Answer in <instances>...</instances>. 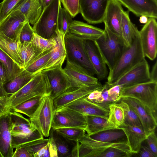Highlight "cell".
I'll use <instances>...</instances> for the list:
<instances>
[{"mask_svg": "<svg viewBox=\"0 0 157 157\" xmlns=\"http://www.w3.org/2000/svg\"><path fill=\"white\" fill-rule=\"evenodd\" d=\"M144 59L139 33L133 40L131 46L125 48L112 68L109 70L106 82L109 84L114 83Z\"/></svg>", "mask_w": 157, "mask_h": 157, "instance_id": "obj_1", "label": "cell"}, {"mask_svg": "<svg viewBox=\"0 0 157 157\" xmlns=\"http://www.w3.org/2000/svg\"><path fill=\"white\" fill-rule=\"evenodd\" d=\"M50 93V86L44 71L35 74L32 79L25 86L8 98V109L9 111L13 107L38 96H44Z\"/></svg>", "mask_w": 157, "mask_h": 157, "instance_id": "obj_2", "label": "cell"}, {"mask_svg": "<svg viewBox=\"0 0 157 157\" xmlns=\"http://www.w3.org/2000/svg\"><path fill=\"white\" fill-rule=\"evenodd\" d=\"M9 113L10 117L11 144L13 149L26 143L44 138L32 125L29 119L13 111L10 110Z\"/></svg>", "mask_w": 157, "mask_h": 157, "instance_id": "obj_3", "label": "cell"}, {"mask_svg": "<svg viewBox=\"0 0 157 157\" xmlns=\"http://www.w3.org/2000/svg\"><path fill=\"white\" fill-rule=\"evenodd\" d=\"M104 30L103 34L94 41L110 70L126 47L123 39L112 32L106 25Z\"/></svg>", "mask_w": 157, "mask_h": 157, "instance_id": "obj_4", "label": "cell"}, {"mask_svg": "<svg viewBox=\"0 0 157 157\" xmlns=\"http://www.w3.org/2000/svg\"><path fill=\"white\" fill-rule=\"evenodd\" d=\"M66 59L75 63L89 75H95L84 45V40L67 32L64 36Z\"/></svg>", "mask_w": 157, "mask_h": 157, "instance_id": "obj_5", "label": "cell"}, {"mask_svg": "<svg viewBox=\"0 0 157 157\" xmlns=\"http://www.w3.org/2000/svg\"><path fill=\"white\" fill-rule=\"evenodd\" d=\"M60 0H53L43 10L32 27L35 33L46 39L55 37L59 30L58 18Z\"/></svg>", "mask_w": 157, "mask_h": 157, "instance_id": "obj_6", "label": "cell"}, {"mask_svg": "<svg viewBox=\"0 0 157 157\" xmlns=\"http://www.w3.org/2000/svg\"><path fill=\"white\" fill-rule=\"evenodd\" d=\"M78 141L74 157H99L102 152L110 147L133 154L127 142L111 143L98 141L91 138L86 133Z\"/></svg>", "mask_w": 157, "mask_h": 157, "instance_id": "obj_7", "label": "cell"}, {"mask_svg": "<svg viewBox=\"0 0 157 157\" xmlns=\"http://www.w3.org/2000/svg\"><path fill=\"white\" fill-rule=\"evenodd\" d=\"M132 97L138 99L157 116V82L151 81L122 88L121 97Z\"/></svg>", "mask_w": 157, "mask_h": 157, "instance_id": "obj_8", "label": "cell"}, {"mask_svg": "<svg viewBox=\"0 0 157 157\" xmlns=\"http://www.w3.org/2000/svg\"><path fill=\"white\" fill-rule=\"evenodd\" d=\"M50 94L43 96L38 108L29 119L33 125L44 136H49L56 109Z\"/></svg>", "mask_w": 157, "mask_h": 157, "instance_id": "obj_9", "label": "cell"}, {"mask_svg": "<svg viewBox=\"0 0 157 157\" xmlns=\"http://www.w3.org/2000/svg\"><path fill=\"white\" fill-rule=\"evenodd\" d=\"M86 127L85 116L81 113L66 106L55 110L52 124L53 129L75 128L85 130Z\"/></svg>", "mask_w": 157, "mask_h": 157, "instance_id": "obj_10", "label": "cell"}, {"mask_svg": "<svg viewBox=\"0 0 157 157\" xmlns=\"http://www.w3.org/2000/svg\"><path fill=\"white\" fill-rule=\"evenodd\" d=\"M66 59V65L63 69L70 79L71 88L102 89L103 86L98 82L97 78L89 75L75 63Z\"/></svg>", "mask_w": 157, "mask_h": 157, "instance_id": "obj_11", "label": "cell"}, {"mask_svg": "<svg viewBox=\"0 0 157 157\" xmlns=\"http://www.w3.org/2000/svg\"><path fill=\"white\" fill-rule=\"evenodd\" d=\"M149 66L145 59L122 75L114 83L109 84V89L116 85L122 88L151 81Z\"/></svg>", "mask_w": 157, "mask_h": 157, "instance_id": "obj_12", "label": "cell"}, {"mask_svg": "<svg viewBox=\"0 0 157 157\" xmlns=\"http://www.w3.org/2000/svg\"><path fill=\"white\" fill-rule=\"evenodd\" d=\"M156 19L149 17L147 23L139 31L143 52L145 57L151 60L156 58L157 53V22Z\"/></svg>", "mask_w": 157, "mask_h": 157, "instance_id": "obj_13", "label": "cell"}, {"mask_svg": "<svg viewBox=\"0 0 157 157\" xmlns=\"http://www.w3.org/2000/svg\"><path fill=\"white\" fill-rule=\"evenodd\" d=\"M110 0H79V13L88 23L103 22Z\"/></svg>", "mask_w": 157, "mask_h": 157, "instance_id": "obj_14", "label": "cell"}, {"mask_svg": "<svg viewBox=\"0 0 157 157\" xmlns=\"http://www.w3.org/2000/svg\"><path fill=\"white\" fill-rule=\"evenodd\" d=\"M120 99L128 103L134 110L147 135L155 131L157 125V116L149 107L133 98L122 97Z\"/></svg>", "mask_w": 157, "mask_h": 157, "instance_id": "obj_15", "label": "cell"}, {"mask_svg": "<svg viewBox=\"0 0 157 157\" xmlns=\"http://www.w3.org/2000/svg\"><path fill=\"white\" fill-rule=\"evenodd\" d=\"M27 20L19 10H14L0 22V33L16 41L19 40L21 30Z\"/></svg>", "mask_w": 157, "mask_h": 157, "instance_id": "obj_16", "label": "cell"}, {"mask_svg": "<svg viewBox=\"0 0 157 157\" xmlns=\"http://www.w3.org/2000/svg\"><path fill=\"white\" fill-rule=\"evenodd\" d=\"M44 71L49 82L50 95L53 99L71 88L70 79L62 67Z\"/></svg>", "mask_w": 157, "mask_h": 157, "instance_id": "obj_17", "label": "cell"}, {"mask_svg": "<svg viewBox=\"0 0 157 157\" xmlns=\"http://www.w3.org/2000/svg\"><path fill=\"white\" fill-rule=\"evenodd\" d=\"M118 0H110L103 22L111 31L122 38L121 23L124 10Z\"/></svg>", "mask_w": 157, "mask_h": 157, "instance_id": "obj_18", "label": "cell"}, {"mask_svg": "<svg viewBox=\"0 0 157 157\" xmlns=\"http://www.w3.org/2000/svg\"><path fill=\"white\" fill-rule=\"evenodd\" d=\"M136 16L157 18V0H118Z\"/></svg>", "mask_w": 157, "mask_h": 157, "instance_id": "obj_19", "label": "cell"}, {"mask_svg": "<svg viewBox=\"0 0 157 157\" xmlns=\"http://www.w3.org/2000/svg\"><path fill=\"white\" fill-rule=\"evenodd\" d=\"M84 45L98 79L100 80L105 79L108 75L107 65L94 40H84Z\"/></svg>", "mask_w": 157, "mask_h": 157, "instance_id": "obj_20", "label": "cell"}, {"mask_svg": "<svg viewBox=\"0 0 157 157\" xmlns=\"http://www.w3.org/2000/svg\"><path fill=\"white\" fill-rule=\"evenodd\" d=\"M10 117L9 112L0 115V153L2 157H12Z\"/></svg>", "mask_w": 157, "mask_h": 157, "instance_id": "obj_21", "label": "cell"}, {"mask_svg": "<svg viewBox=\"0 0 157 157\" xmlns=\"http://www.w3.org/2000/svg\"><path fill=\"white\" fill-rule=\"evenodd\" d=\"M65 106L85 115H94L108 118L109 109L88 100L86 96L77 99Z\"/></svg>", "mask_w": 157, "mask_h": 157, "instance_id": "obj_22", "label": "cell"}, {"mask_svg": "<svg viewBox=\"0 0 157 157\" xmlns=\"http://www.w3.org/2000/svg\"><path fill=\"white\" fill-rule=\"evenodd\" d=\"M64 36L65 35L58 31L55 37L56 44L52 50L50 58L47 63L39 72L62 67L66 57Z\"/></svg>", "mask_w": 157, "mask_h": 157, "instance_id": "obj_23", "label": "cell"}, {"mask_svg": "<svg viewBox=\"0 0 157 157\" xmlns=\"http://www.w3.org/2000/svg\"><path fill=\"white\" fill-rule=\"evenodd\" d=\"M49 136L56 147L58 157H73L79 141L67 139L52 128Z\"/></svg>", "mask_w": 157, "mask_h": 157, "instance_id": "obj_24", "label": "cell"}, {"mask_svg": "<svg viewBox=\"0 0 157 157\" xmlns=\"http://www.w3.org/2000/svg\"><path fill=\"white\" fill-rule=\"evenodd\" d=\"M67 32L84 40H94L103 34L104 30L80 21L73 20Z\"/></svg>", "mask_w": 157, "mask_h": 157, "instance_id": "obj_25", "label": "cell"}, {"mask_svg": "<svg viewBox=\"0 0 157 157\" xmlns=\"http://www.w3.org/2000/svg\"><path fill=\"white\" fill-rule=\"evenodd\" d=\"M119 128L122 129L124 132L132 153L137 154L147 135L143 129L137 126L124 123Z\"/></svg>", "mask_w": 157, "mask_h": 157, "instance_id": "obj_26", "label": "cell"}, {"mask_svg": "<svg viewBox=\"0 0 157 157\" xmlns=\"http://www.w3.org/2000/svg\"><path fill=\"white\" fill-rule=\"evenodd\" d=\"M96 90L101 89L93 88H76L70 90L69 89L53 99L54 107L56 110L64 107L77 99L87 96Z\"/></svg>", "mask_w": 157, "mask_h": 157, "instance_id": "obj_27", "label": "cell"}, {"mask_svg": "<svg viewBox=\"0 0 157 157\" xmlns=\"http://www.w3.org/2000/svg\"><path fill=\"white\" fill-rule=\"evenodd\" d=\"M43 10L40 0H24L14 10H19L29 24L33 25Z\"/></svg>", "mask_w": 157, "mask_h": 157, "instance_id": "obj_28", "label": "cell"}, {"mask_svg": "<svg viewBox=\"0 0 157 157\" xmlns=\"http://www.w3.org/2000/svg\"><path fill=\"white\" fill-rule=\"evenodd\" d=\"M89 136L93 140L105 142H128L124 132L120 128L105 130Z\"/></svg>", "mask_w": 157, "mask_h": 157, "instance_id": "obj_29", "label": "cell"}, {"mask_svg": "<svg viewBox=\"0 0 157 157\" xmlns=\"http://www.w3.org/2000/svg\"><path fill=\"white\" fill-rule=\"evenodd\" d=\"M129 11H123L122 14L121 28L122 38L125 46L130 47L133 40L139 33L137 27L131 22Z\"/></svg>", "mask_w": 157, "mask_h": 157, "instance_id": "obj_30", "label": "cell"}, {"mask_svg": "<svg viewBox=\"0 0 157 157\" xmlns=\"http://www.w3.org/2000/svg\"><path fill=\"white\" fill-rule=\"evenodd\" d=\"M19 54L24 68L34 61L43 53L39 51L31 42H25L21 44L17 42Z\"/></svg>", "mask_w": 157, "mask_h": 157, "instance_id": "obj_31", "label": "cell"}, {"mask_svg": "<svg viewBox=\"0 0 157 157\" xmlns=\"http://www.w3.org/2000/svg\"><path fill=\"white\" fill-rule=\"evenodd\" d=\"M35 74L24 69L13 79L4 84L3 85L4 88L9 95L12 94L26 84Z\"/></svg>", "mask_w": 157, "mask_h": 157, "instance_id": "obj_32", "label": "cell"}, {"mask_svg": "<svg viewBox=\"0 0 157 157\" xmlns=\"http://www.w3.org/2000/svg\"><path fill=\"white\" fill-rule=\"evenodd\" d=\"M18 41L9 38L0 33V49L23 68L22 61L18 52Z\"/></svg>", "mask_w": 157, "mask_h": 157, "instance_id": "obj_33", "label": "cell"}, {"mask_svg": "<svg viewBox=\"0 0 157 157\" xmlns=\"http://www.w3.org/2000/svg\"><path fill=\"white\" fill-rule=\"evenodd\" d=\"M48 142L49 139H45L43 138L26 143L20 146L25 147L33 157H50Z\"/></svg>", "mask_w": 157, "mask_h": 157, "instance_id": "obj_34", "label": "cell"}, {"mask_svg": "<svg viewBox=\"0 0 157 157\" xmlns=\"http://www.w3.org/2000/svg\"><path fill=\"white\" fill-rule=\"evenodd\" d=\"M87 134L90 135L111 129L107 123L108 118L94 115H86Z\"/></svg>", "mask_w": 157, "mask_h": 157, "instance_id": "obj_35", "label": "cell"}, {"mask_svg": "<svg viewBox=\"0 0 157 157\" xmlns=\"http://www.w3.org/2000/svg\"><path fill=\"white\" fill-rule=\"evenodd\" d=\"M109 113L107 123L111 129L118 128L124 123L123 109L117 103L110 104L109 106Z\"/></svg>", "mask_w": 157, "mask_h": 157, "instance_id": "obj_36", "label": "cell"}, {"mask_svg": "<svg viewBox=\"0 0 157 157\" xmlns=\"http://www.w3.org/2000/svg\"><path fill=\"white\" fill-rule=\"evenodd\" d=\"M43 96L32 98L13 107L10 110L24 114L30 118L38 108Z\"/></svg>", "mask_w": 157, "mask_h": 157, "instance_id": "obj_37", "label": "cell"}, {"mask_svg": "<svg viewBox=\"0 0 157 157\" xmlns=\"http://www.w3.org/2000/svg\"><path fill=\"white\" fill-rule=\"evenodd\" d=\"M0 60L7 71L10 80L13 79L24 69L0 49Z\"/></svg>", "mask_w": 157, "mask_h": 157, "instance_id": "obj_38", "label": "cell"}, {"mask_svg": "<svg viewBox=\"0 0 157 157\" xmlns=\"http://www.w3.org/2000/svg\"><path fill=\"white\" fill-rule=\"evenodd\" d=\"M116 103L121 106L123 109L124 115V124L137 126L144 130L138 116L128 103L121 99Z\"/></svg>", "mask_w": 157, "mask_h": 157, "instance_id": "obj_39", "label": "cell"}, {"mask_svg": "<svg viewBox=\"0 0 157 157\" xmlns=\"http://www.w3.org/2000/svg\"><path fill=\"white\" fill-rule=\"evenodd\" d=\"M73 17L64 7L60 6L58 14V25L59 30L63 35L67 32L69 26L73 21Z\"/></svg>", "mask_w": 157, "mask_h": 157, "instance_id": "obj_40", "label": "cell"}, {"mask_svg": "<svg viewBox=\"0 0 157 157\" xmlns=\"http://www.w3.org/2000/svg\"><path fill=\"white\" fill-rule=\"evenodd\" d=\"M52 49L43 52L40 56L24 69L34 74L39 72L49 60Z\"/></svg>", "mask_w": 157, "mask_h": 157, "instance_id": "obj_41", "label": "cell"}, {"mask_svg": "<svg viewBox=\"0 0 157 157\" xmlns=\"http://www.w3.org/2000/svg\"><path fill=\"white\" fill-rule=\"evenodd\" d=\"M40 52L43 53L53 48L56 44L55 37L50 39L44 38L35 33L31 42Z\"/></svg>", "mask_w": 157, "mask_h": 157, "instance_id": "obj_42", "label": "cell"}, {"mask_svg": "<svg viewBox=\"0 0 157 157\" xmlns=\"http://www.w3.org/2000/svg\"><path fill=\"white\" fill-rule=\"evenodd\" d=\"M55 129L67 139L75 141H78L86 132L83 129L75 128H63Z\"/></svg>", "mask_w": 157, "mask_h": 157, "instance_id": "obj_43", "label": "cell"}, {"mask_svg": "<svg viewBox=\"0 0 157 157\" xmlns=\"http://www.w3.org/2000/svg\"><path fill=\"white\" fill-rule=\"evenodd\" d=\"M109 89L108 85L106 82L103 86L97 98L93 102L109 109V105L115 103L109 95L108 92Z\"/></svg>", "mask_w": 157, "mask_h": 157, "instance_id": "obj_44", "label": "cell"}, {"mask_svg": "<svg viewBox=\"0 0 157 157\" xmlns=\"http://www.w3.org/2000/svg\"><path fill=\"white\" fill-rule=\"evenodd\" d=\"M24 0H3L0 11V21Z\"/></svg>", "mask_w": 157, "mask_h": 157, "instance_id": "obj_45", "label": "cell"}, {"mask_svg": "<svg viewBox=\"0 0 157 157\" xmlns=\"http://www.w3.org/2000/svg\"><path fill=\"white\" fill-rule=\"evenodd\" d=\"M35 32L29 23L26 21L23 26L20 34L19 42L21 44L25 42H31L34 37Z\"/></svg>", "mask_w": 157, "mask_h": 157, "instance_id": "obj_46", "label": "cell"}, {"mask_svg": "<svg viewBox=\"0 0 157 157\" xmlns=\"http://www.w3.org/2000/svg\"><path fill=\"white\" fill-rule=\"evenodd\" d=\"M63 7L73 18L79 13V0H60Z\"/></svg>", "mask_w": 157, "mask_h": 157, "instance_id": "obj_47", "label": "cell"}, {"mask_svg": "<svg viewBox=\"0 0 157 157\" xmlns=\"http://www.w3.org/2000/svg\"><path fill=\"white\" fill-rule=\"evenodd\" d=\"M132 155L116 148L110 147L102 152L99 157H129Z\"/></svg>", "mask_w": 157, "mask_h": 157, "instance_id": "obj_48", "label": "cell"}, {"mask_svg": "<svg viewBox=\"0 0 157 157\" xmlns=\"http://www.w3.org/2000/svg\"><path fill=\"white\" fill-rule=\"evenodd\" d=\"M146 145L157 157V138L155 131L149 133L144 140Z\"/></svg>", "mask_w": 157, "mask_h": 157, "instance_id": "obj_49", "label": "cell"}, {"mask_svg": "<svg viewBox=\"0 0 157 157\" xmlns=\"http://www.w3.org/2000/svg\"><path fill=\"white\" fill-rule=\"evenodd\" d=\"M122 89L120 85H116L108 90L109 95L113 101L116 103L121 99V92Z\"/></svg>", "mask_w": 157, "mask_h": 157, "instance_id": "obj_50", "label": "cell"}, {"mask_svg": "<svg viewBox=\"0 0 157 157\" xmlns=\"http://www.w3.org/2000/svg\"><path fill=\"white\" fill-rule=\"evenodd\" d=\"M15 148L12 157H33L25 147L20 146Z\"/></svg>", "mask_w": 157, "mask_h": 157, "instance_id": "obj_51", "label": "cell"}, {"mask_svg": "<svg viewBox=\"0 0 157 157\" xmlns=\"http://www.w3.org/2000/svg\"><path fill=\"white\" fill-rule=\"evenodd\" d=\"M137 154L141 157H156L146 145L142 144Z\"/></svg>", "mask_w": 157, "mask_h": 157, "instance_id": "obj_52", "label": "cell"}, {"mask_svg": "<svg viewBox=\"0 0 157 157\" xmlns=\"http://www.w3.org/2000/svg\"><path fill=\"white\" fill-rule=\"evenodd\" d=\"M10 80L9 76L0 60V83L3 85Z\"/></svg>", "mask_w": 157, "mask_h": 157, "instance_id": "obj_53", "label": "cell"}, {"mask_svg": "<svg viewBox=\"0 0 157 157\" xmlns=\"http://www.w3.org/2000/svg\"><path fill=\"white\" fill-rule=\"evenodd\" d=\"M8 98L0 97V115L9 112L7 107Z\"/></svg>", "mask_w": 157, "mask_h": 157, "instance_id": "obj_54", "label": "cell"}, {"mask_svg": "<svg viewBox=\"0 0 157 157\" xmlns=\"http://www.w3.org/2000/svg\"><path fill=\"white\" fill-rule=\"evenodd\" d=\"M151 81L157 82V62L154 65L151 72H150Z\"/></svg>", "mask_w": 157, "mask_h": 157, "instance_id": "obj_55", "label": "cell"}, {"mask_svg": "<svg viewBox=\"0 0 157 157\" xmlns=\"http://www.w3.org/2000/svg\"><path fill=\"white\" fill-rule=\"evenodd\" d=\"M9 95L5 90L3 85L0 83V97L2 98H7Z\"/></svg>", "mask_w": 157, "mask_h": 157, "instance_id": "obj_56", "label": "cell"}, {"mask_svg": "<svg viewBox=\"0 0 157 157\" xmlns=\"http://www.w3.org/2000/svg\"><path fill=\"white\" fill-rule=\"evenodd\" d=\"M148 20V17L144 15H142L140 16L139 21L142 24H146Z\"/></svg>", "mask_w": 157, "mask_h": 157, "instance_id": "obj_57", "label": "cell"}, {"mask_svg": "<svg viewBox=\"0 0 157 157\" xmlns=\"http://www.w3.org/2000/svg\"><path fill=\"white\" fill-rule=\"evenodd\" d=\"M53 0H40L44 9Z\"/></svg>", "mask_w": 157, "mask_h": 157, "instance_id": "obj_58", "label": "cell"}, {"mask_svg": "<svg viewBox=\"0 0 157 157\" xmlns=\"http://www.w3.org/2000/svg\"><path fill=\"white\" fill-rule=\"evenodd\" d=\"M2 2L0 3V11H1V7L2 6Z\"/></svg>", "mask_w": 157, "mask_h": 157, "instance_id": "obj_59", "label": "cell"}, {"mask_svg": "<svg viewBox=\"0 0 157 157\" xmlns=\"http://www.w3.org/2000/svg\"><path fill=\"white\" fill-rule=\"evenodd\" d=\"M0 157H2L0 153Z\"/></svg>", "mask_w": 157, "mask_h": 157, "instance_id": "obj_60", "label": "cell"}]
</instances>
